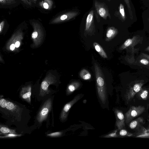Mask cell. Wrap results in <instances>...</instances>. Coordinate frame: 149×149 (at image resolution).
Segmentation results:
<instances>
[{"label": "cell", "mask_w": 149, "mask_h": 149, "mask_svg": "<svg viewBox=\"0 0 149 149\" xmlns=\"http://www.w3.org/2000/svg\"><path fill=\"white\" fill-rule=\"evenodd\" d=\"M80 77L85 80H89L91 78L90 73L86 69H83L80 71L79 74Z\"/></svg>", "instance_id": "obj_18"}, {"label": "cell", "mask_w": 149, "mask_h": 149, "mask_svg": "<svg viewBox=\"0 0 149 149\" xmlns=\"http://www.w3.org/2000/svg\"><path fill=\"white\" fill-rule=\"evenodd\" d=\"M15 47L17 48V47H18L20 45V43L19 41H17L15 42Z\"/></svg>", "instance_id": "obj_35"}, {"label": "cell", "mask_w": 149, "mask_h": 149, "mask_svg": "<svg viewBox=\"0 0 149 149\" xmlns=\"http://www.w3.org/2000/svg\"><path fill=\"white\" fill-rule=\"evenodd\" d=\"M62 134L61 132H57L53 133H51L48 134H47V135L51 136H59L61 135Z\"/></svg>", "instance_id": "obj_30"}, {"label": "cell", "mask_w": 149, "mask_h": 149, "mask_svg": "<svg viewBox=\"0 0 149 149\" xmlns=\"http://www.w3.org/2000/svg\"><path fill=\"white\" fill-rule=\"evenodd\" d=\"M10 134L7 135H6L4 137H12L19 136L18 135L15 134Z\"/></svg>", "instance_id": "obj_32"}, {"label": "cell", "mask_w": 149, "mask_h": 149, "mask_svg": "<svg viewBox=\"0 0 149 149\" xmlns=\"http://www.w3.org/2000/svg\"><path fill=\"white\" fill-rule=\"evenodd\" d=\"M148 131H149V130H148Z\"/></svg>", "instance_id": "obj_37"}, {"label": "cell", "mask_w": 149, "mask_h": 149, "mask_svg": "<svg viewBox=\"0 0 149 149\" xmlns=\"http://www.w3.org/2000/svg\"><path fill=\"white\" fill-rule=\"evenodd\" d=\"M78 14L76 11H71L60 14L52 19L51 24H56L68 21L76 17Z\"/></svg>", "instance_id": "obj_5"}, {"label": "cell", "mask_w": 149, "mask_h": 149, "mask_svg": "<svg viewBox=\"0 0 149 149\" xmlns=\"http://www.w3.org/2000/svg\"><path fill=\"white\" fill-rule=\"evenodd\" d=\"M6 108L9 111L14 113H19L20 110L19 108L12 102L7 101Z\"/></svg>", "instance_id": "obj_16"}, {"label": "cell", "mask_w": 149, "mask_h": 149, "mask_svg": "<svg viewBox=\"0 0 149 149\" xmlns=\"http://www.w3.org/2000/svg\"><path fill=\"white\" fill-rule=\"evenodd\" d=\"M147 57L145 56V57H143L140 60V63L144 65H149V56L146 54Z\"/></svg>", "instance_id": "obj_24"}, {"label": "cell", "mask_w": 149, "mask_h": 149, "mask_svg": "<svg viewBox=\"0 0 149 149\" xmlns=\"http://www.w3.org/2000/svg\"><path fill=\"white\" fill-rule=\"evenodd\" d=\"M37 5L40 9L46 11L51 10L54 5L53 0H41L37 2Z\"/></svg>", "instance_id": "obj_10"}, {"label": "cell", "mask_w": 149, "mask_h": 149, "mask_svg": "<svg viewBox=\"0 0 149 149\" xmlns=\"http://www.w3.org/2000/svg\"><path fill=\"white\" fill-rule=\"evenodd\" d=\"M118 30L113 27L108 28L107 30L105 40L109 41L112 39L117 34Z\"/></svg>", "instance_id": "obj_13"}, {"label": "cell", "mask_w": 149, "mask_h": 149, "mask_svg": "<svg viewBox=\"0 0 149 149\" xmlns=\"http://www.w3.org/2000/svg\"><path fill=\"white\" fill-rule=\"evenodd\" d=\"M16 3L15 0H0V4L2 6L11 5Z\"/></svg>", "instance_id": "obj_22"}, {"label": "cell", "mask_w": 149, "mask_h": 149, "mask_svg": "<svg viewBox=\"0 0 149 149\" xmlns=\"http://www.w3.org/2000/svg\"><path fill=\"white\" fill-rule=\"evenodd\" d=\"M5 22L4 20L2 21L0 23V32H1L5 25Z\"/></svg>", "instance_id": "obj_31"}, {"label": "cell", "mask_w": 149, "mask_h": 149, "mask_svg": "<svg viewBox=\"0 0 149 149\" xmlns=\"http://www.w3.org/2000/svg\"><path fill=\"white\" fill-rule=\"evenodd\" d=\"M146 49L147 51H149V46L146 48Z\"/></svg>", "instance_id": "obj_36"}, {"label": "cell", "mask_w": 149, "mask_h": 149, "mask_svg": "<svg viewBox=\"0 0 149 149\" xmlns=\"http://www.w3.org/2000/svg\"><path fill=\"white\" fill-rule=\"evenodd\" d=\"M127 6L130 17H132V10L130 0H123Z\"/></svg>", "instance_id": "obj_26"}, {"label": "cell", "mask_w": 149, "mask_h": 149, "mask_svg": "<svg viewBox=\"0 0 149 149\" xmlns=\"http://www.w3.org/2000/svg\"><path fill=\"white\" fill-rule=\"evenodd\" d=\"M136 95L139 99L146 100L148 98L149 93L147 89L141 88Z\"/></svg>", "instance_id": "obj_15"}, {"label": "cell", "mask_w": 149, "mask_h": 149, "mask_svg": "<svg viewBox=\"0 0 149 149\" xmlns=\"http://www.w3.org/2000/svg\"><path fill=\"white\" fill-rule=\"evenodd\" d=\"M20 96L22 97L28 102H31V88L28 86L22 88L20 92Z\"/></svg>", "instance_id": "obj_12"}, {"label": "cell", "mask_w": 149, "mask_h": 149, "mask_svg": "<svg viewBox=\"0 0 149 149\" xmlns=\"http://www.w3.org/2000/svg\"><path fill=\"white\" fill-rule=\"evenodd\" d=\"M94 22V11L92 10L89 13L86 18L84 34H91L95 31Z\"/></svg>", "instance_id": "obj_8"}, {"label": "cell", "mask_w": 149, "mask_h": 149, "mask_svg": "<svg viewBox=\"0 0 149 149\" xmlns=\"http://www.w3.org/2000/svg\"><path fill=\"white\" fill-rule=\"evenodd\" d=\"M82 96V94L77 95L72 100L65 104L61 114L60 118L62 120H64L67 119L68 112L70 109L74 104L81 98Z\"/></svg>", "instance_id": "obj_7"}, {"label": "cell", "mask_w": 149, "mask_h": 149, "mask_svg": "<svg viewBox=\"0 0 149 149\" xmlns=\"http://www.w3.org/2000/svg\"><path fill=\"white\" fill-rule=\"evenodd\" d=\"M144 123V118L140 117L131 121L129 124V127L132 129H137L141 127Z\"/></svg>", "instance_id": "obj_11"}, {"label": "cell", "mask_w": 149, "mask_h": 149, "mask_svg": "<svg viewBox=\"0 0 149 149\" xmlns=\"http://www.w3.org/2000/svg\"><path fill=\"white\" fill-rule=\"evenodd\" d=\"M119 134L122 136H131L133 135L132 133L129 132L126 130L124 129L120 130L119 132Z\"/></svg>", "instance_id": "obj_25"}, {"label": "cell", "mask_w": 149, "mask_h": 149, "mask_svg": "<svg viewBox=\"0 0 149 149\" xmlns=\"http://www.w3.org/2000/svg\"><path fill=\"white\" fill-rule=\"evenodd\" d=\"M15 47V45L14 44H11L10 46V50L13 51L14 50Z\"/></svg>", "instance_id": "obj_34"}, {"label": "cell", "mask_w": 149, "mask_h": 149, "mask_svg": "<svg viewBox=\"0 0 149 149\" xmlns=\"http://www.w3.org/2000/svg\"><path fill=\"white\" fill-rule=\"evenodd\" d=\"M52 100L49 98L45 102L38 113L37 119L39 123L42 122L46 118L52 108Z\"/></svg>", "instance_id": "obj_4"}, {"label": "cell", "mask_w": 149, "mask_h": 149, "mask_svg": "<svg viewBox=\"0 0 149 149\" xmlns=\"http://www.w3.org/2000/svg\"><path fill=\"white\" fill-rule=\"evenodd\" d=\"M93 46L96 51L104 58H107V55L102 47L97 43L94 42Z\"/></svg>", "instance_id": "obj_17"}, {"label": "cell", "mask_w": 149, "mask_h": 149, "mask_svg": "<svg viewBox=\"0 0 149 149\" xmlns=\"http://www.w3.org/2000/svg\"><path fill=\"white\" fill-rule=\"evenodd\" d=\"M144 84L142 81H135L131 84L127 91L125 97L127 103L131 101L136 94L140 90Z\"/></svg>", "instance_id": "obj_2"}, {"label": "cell", "mask_w": 149, "mask_h": 149, "mask_svg": "<svg viewBox=\"0 0 149 149\" xmlns=\"http://www.w3.org/2000/svg\"><path fill=\"white\" fill-rule=\"evenodd\" d=\"M24 4L28 7H33L36 5L34 0H20Z\"/></svg>", "instance_id": "obj_23"}, {"label": "cell", "mask_w": 149, "mask_h": 149, "mask_svg": "<svg viewBox=\"0 0 149 149\" xmlns=\"http://www.w3.org/2000/svg\"><path fill=\"white\" fill-rule=\"evenodd\" d=\"M38 34V32L37 31H35L32 33V37L33 38H36L37 37Z\"/></svg>", "instance_id": "obj_33"}, {"label": "cell", "mask_w": 149, "mask_h": 149, "mask_svg": "<svg viewBox=\"0 0 149 149\" xmlns=\"http://www.w3.org/2000/svg\"><path fill=\"white\" fill-rule=\"evenodd\" d=\"M119 11L120 16L123 20L126 19L125 14V12L124 6L122 3H120L119 7Z\"/></svg>", "instance_id": "obj_20"}, {"label": "cell", "mask_w": 149, "mask_h": 149, "mask_svg": "<svg viewBox=\"0 0 149 149\" xmlns=\"http://www.w3.org/2000/svg\"><path fill=\"white\" fill-rule=\"evenodd\" d=\"M94 5L96 12L100 16L104 19H106L108 17L111 18L109 10L105 4L95 1Z\"/></svg>", "instance_id": "obj_6"}, {"label": "cell", "mask_w": 149, "mask_h": 149, "mask_svg": "<svg viewBox=\"0 0 149 149\" xmlns=\"http://www.w3.org/2000/svg\"><path fill=\"white\" fill-rule=\"evenodd\" d=\"M116 117V125L118 130H121L125 126V118L122 112L117 109H114Z\"/></svg>", "instance_id": "obj_9"}, {"label": "cell", "mask_w": 149, "mask_h": 149, "mask_svg": "<svg viewBox=\"0 0 149 149\" xmlns=\"http://www.w3.org/2000/svg\"><path fill=\"white\" fill-rule=\"evenodd\" d=\"M133 39H128L127 40L123 45L120 47V49H123L130 46L133 43Z\"/></svg>", "instance_id": "obj_21"}, {"label": "cell", "mask_w": 149, "mask_h": 149, "mask_svg": "<svg viewBox=\"0 0 149 149\" xmlns=\"http://www.w3.org/2000/svg\"><path fill=\"white\" fill-rule=\"evenodd\" d=\"M0 130L1 133L4 134H16L15 130L9 129L7 127L3 126L1 127V126Z\"/></svg>", "instance_id": "obj_19"}, {"label": "cell", "mask_w": 149, "mask_h": 149, "mask_svg": "<svg viewBox=\"0 0 149 149\" xmlns=\"http://www.w3.org/2000/svg\"><path fill=\"white\" fill-rule=\"evenodd\" d=\"M144 107L139 106L131 107L128 111L125 113V119L126 123H128L134 118L139 116L145 111Z\"/></svg>", "instance_id": "obj_3"}, {"label": "cell", "mask_w": 149, "mask_h": 149, "mask_svg": "<svg viewBox=\"0 0 149 149\" xmlns=\"http://www.w3.org/2000/svg\"><path fill=\"white\" fill-rule=\"evenodd\" d=\"M143 132L137 135L136 137L139 138H149V132H147L146 130H144Z\"/></svg>", "instance_id": "obj_27"}, {"label": "cell", "mask_w": 149, "mask_h": 149, "mask_svg": "<svg viewBox=\"0 0 149 149\" xmlns=\"http://www.w3.org/2000/svg\"><path fill=\"white\" fill-rule=\"evenodd\" d=\"M81 86L80 82L75 81L70 84L68 86L66 93L67 95L72 93L78 89Z\"/></svg>", "instance_id": "obj_14"}, {"label": "cell", "mask_w": 149, "mask_h": 149, "mask_svg": "<svg viewBox=\"0 0 149 149\" xmlns=\"http://www.w3.org/2000/svg\"><path fill=\"white\" fill-rule=\"evenodd\" d=\"M7 101L4 99H1L0 100V105L3 108H6Z\"/></svg>", "instance_id": "obj_29"}, {"label": "cell", "mask_w": 149, "mask_h": 149, "mask_svg": "<svg viewBox=\"0 0 149 149\" xmlns=\"http://www.w3.org/2000/svg\"><path fill=\"white\" fill-rule=\"evenodd\" d=\"M117 130H116L111 133H110L104 136L105 138L116 137L118 136L117 134Z\"/></svg>", "instance_id": "obj_28"}, {"label": "cell", "mask_w": 149, "mask_h": 149, "mask_svg": "<svg viewBox=\"0 0 149 149\" xmlns=\"http://www.w3.org/2000/svg\"><path fill=\"white\" fill-rule=\"evenodd\" d=\"M94 68L98 95L102 103L105 104L107 95L104 76L100 68L96 62L94 63Z\"/></svg>", "instance_id": "obj_1"}]
</instances>
